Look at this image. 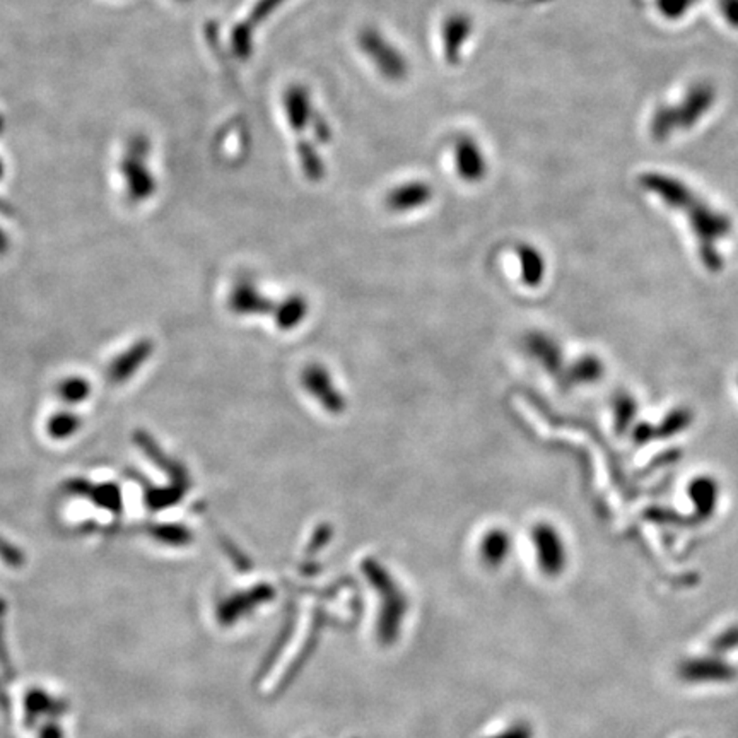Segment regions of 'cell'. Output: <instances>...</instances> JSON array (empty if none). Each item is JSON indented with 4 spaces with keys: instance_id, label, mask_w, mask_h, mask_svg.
<instances>
[{
    "instance_id": "6da1fadb",
    "label": "cell",
    "mask_w": 738,
    "mask_h": 738,
    "mask_svg": "<svg viewBox=\"0 0 738 738\" xmlns=\"http://www.w3.org/2000/svg\"><path fill=\"white\" fill-rule=\"evenodd\" d=\"M713 100L715 94L711 87L699 86L692 89L687 96L686 103L675 108H663L654 115L652 123L653 136H658V138H665L675 129H687L694 125V121L703 117L704 111L713 103Z\"/></svg>"
},
{
    "instance_id": "7a4b0ae2",
    "label": "cell",
    "mask_w": 738,
    "mask_h": 738,
    "mask_svg": "<svg viewBox=\"0 0 738 738\" xmlns=\"http://www.w3.org/2000/svg\"><path fill=\"white\" fill-rule=\"evenodd\" d=\"M679 679L692 686H707V684H726L734 682L738 677L735 665L726 662L718 654H704L687 658L677 667Z\"/></svg>"
},
{
    "instance_id": "3957f363",
    "label": "cell",
    "mask_w": 738,
    "mask_h": 738,
    "mask_svg": "<svg viewBox=\"0 0 738 738\" xmlns=\"http://www.w3.org/2000/svg\"><path fill=\"white\" fill-rule=\"evenodd\" d=\"M532 542L544 574L550 578L563 574L567 566V549L561 532L550 523H537L532 529Z\"/></svg>"
},
{
    "instance_id": "277c9868",
    "label": "cell",
    "mask_w": 738,
    "mask_h": 738,
    "mask_svg": "<svg viewBox=\"0 0 738 738\" xmlns=\"http://www.w3.org/2000/svg\"><path fill=\"white\" fill-rule=\"evenodd\" d=\"M360 50L388 79H402L407 76V62L396 47L377 30H366L360 36Z\"/></svg>"
},
{
    "instance_id": "5b68a950",
    "label": "cell",
    "mask_w": 738,
    "mask_h": 738,
    "mask_svg": "<svg viewBox=\"0 0 738 738\" xmlns=\"http://www.w3.org/2000/svg\"><path fill=\"white\" fill-rule=\"evenodd\" d=\"M301 383L309 396L325 409V413H332V415L343 413L347 407L345 396L337 388L332 373L324 364H318V362L308 364L301 373Z\"/></svg>"
},
{
    "instance_id": "8992f818",
    "label": "cell",
    "mask_w": 738,
    "mask_h": 738,
    "mask_svg": "<svg viewBox=\"0 0 738 738\" xmlns=\"http://www.w3.org/2000/svg\"><path fill=\"white\" fill-rule=\"evenodd\" d=\"M366 571H368V578H371L375 582L379 591L383 593L385 600H387L385 616H381L379 633H381V637L390 641V639H394V636L398 631L400 618H404V610H405L404 601L405 600L402 599L398 590L394 588V583L388 578V574L385 571H381V567L377 566L373 561L366 563Z\"/></svg>"
},
{
    "instance_id": "52a82bcc",
    "label": "cell",
    "mask_w": 738,
    "mask_h": 738,
    "mask_svg": "<svg viewBox=\"0 0 738 738\" xmlns=\"http://www.w3.org/2000/svg\"><path fill=\"white\" fill-rule=\"evenodd\" d=\"M453 159L455 170L465 183H479L487 174V161L482 153L481 146L468 136L455 142Z\"/></svg>"
},
{
    "instance_id": "ba28073f",
    "label": "cell",
    "mask_w": 738,
    "mask_h": 738,
    "mask_svg": "<svg viewBox=\"0 0 738 738\" xmlns=\"http://www.w3.org/2000/svg\"><path fill=\"white\" fill-rule=\"evenodd\" d=\"M155 351V343L153 341L142 339L138 342L130 345L125 352H121L120 356H117L115 360L108 364L106 369V378L111 381L113 385H121L127 379L132 378L138 369L147 362Z\"/></svg>"
},
{
    "instance_id": "9c48e42d",
    "label": "cell",
    "mask_w": 738,
    "mask_h": 738,
    "mask_svg": "<svg viewBox=\"0 0 738 738\" xmlns=\"http://www.w3.org/2000/svg\"><path fill=\"white\" fill-rule=\"evenodd\" d=\"M432 197H434V190L428 182L413 180V182L402 183L390 190L385 199V204L392 212L407 214V212H415L428 206Z\"/></svg>"
},
{
    "instance_id": "30bf717a",
    "label": "cell",
    "mask_w": 738,
    "mask_h": 738,
    "mask_svg": "<svg viewBox=\"0 0 738 738\" xmlns=\"http://www.w3.org/2000/svg\"><path fill=\"white\" fill-rule=\"evenodd\" d=\"M229 308L241 316L274 313L275 303L250 280H241L229 294Z\"/></svg>"
},
{
    "instance_id": "8fae6325",
    "label": "cell",
    "mask_w": 738,
    "mask_h": 738,
    "mask_svg": "<svg viewBox=\"0 0 738 738\" xmlns=\"http://www.w3.org/2000/svg\"><path fill=\"white\" fill-rule=\"evenodd\" d=\"M284 111L292 130L303 134L315 117L307 87L291 86L284 93Z\"/></svg>"
},
{
    "instance_id": "7c38bea8",
    "label": "cell",
    "mask_w": 738,
    "mask_h": 738,
    "mask_svg": "<svg viewBox=\"0 0 738 738\" xmlns=\"http://www.w3.org/2000/svg\"><path fill=\"white\" fill-rule=\"evenodd\" d=\"M472 33V21L465 14H453L445 21L443 26V41H445V55L449 64H457L460 50L467 43Z\"/></svg>"
},
{
    "instance_id": "4fadbf2b",
    "label": "cell",
    "mask_w": 738,
    "mask_h": 738,
    "mask_svg": "<svg viewBox=\"0 0 738 738\" xmlns=\"http://www.w3.org/2000/svg\"><path fill=\"white\" fill-rule=\"evenodd\" d=\"M308 313V299L303 294H292L282 303L275 305L272 315H274L275 324L280 330H294L296 326L301 325L307 320Z\"/></svg>"
},
{
    "instance_id": "5bb4252c",
    "label": "cell",
    "mask_w": 738,
    "mask_h": 738,
    "mask_svg": "<svg viewBox=\"0 0 738 738\" xmlns=\"http://www.w3.org/2000/svg\"><path fill=\"white\" fill-rule=\"evenodd\" d=\"M689 498L692 506L696 508L699 518H707L713 515L720 498L718 484L713 477H696V481L689 485Z\"/></svg>"
},
{
    "instance_id": "9a60e30c",
    "label": "cell",
    "mask_w": 738,
    "mask_h": 738,
    "mask_svg": "<svg viewBox=\"0 0 738 738\" xmlns=\"http://www.w3.org/2000/svg\"><path fill=\"white\" fill-rule=\"evenodd\" d=\"M518 262H520V269H521V280L525 286L530 288H537L544 277H546V260L544 255L532 246V245H520L518 250Z\"/></svg>"
},
{
    "instance_id": "2e32d148",
    "label": "cell",
    "mask_w": 738,
    "mask_h": 738,
    "mask_svg": "<svg viewBox=\"0 0 738 738\" xmlns=\"http://www.w3.org/2000/svg\"><path fill=\"white\" fill-rule=\"evenodd\" d=\"M510 552H511V537L502 529H494L482 538V559L489 566H501L508 559Z\"/></svg>"
},
{
    "instance_id": "e0dca14e",
    "label": "cell",
    "mask_w": 738,
    "mask_h": 738,
    "mask_svg": "<svg viewBox=\"0 0 738 738\" xmlns=\"http://www.w3.org/2000/svg\"><path fill=\"white\" fill-rule=\"evenodd\" d=\"M136 443H138V447L142 448V451H144L161 470H166V472H168V476L172 477L173 481H176L178 484L187 482L185 470H183L180 465L172 462V460L159 449V447L156 445L151 436H147V434H144V432H138V434H136Z\"/></svg>"
},
{
    "instance_id": "ac0fdd59",
    "label": "cell",
    "mask_w": 738,
    "mask_h": 738,
    "mask_svg": "<svg viewBox=\"0 0 738 738\" xmlns=\"http://www.w3.org/2000/svg\"><path fill=\"white\" fill-rule=\"evenodd\" d=\"M57 394L62 402L69 405H77L86 402L91 396V385L83 377H70L60 381V385L57 387Z\"/></svg>"
},
{
    "instance_id": "d6986e66",
    "label": "cell",
    "mask_w": 738,
    "mask_h": 738,
    "mask_svg": "<svg viewBox=\"0 0 738 738\" xmlns=\"http://www.w3.org/2000/svg\"><path fill=\"white\" fill-rule=\"evenodd\" d=\"M298 156H299L301 168H303V173L307 174V178L311 182L322 180V176L325 173V166H324L322 157L316 153V147L311 142H301L298 146Z\"/></svg>"
},
{
    "instance_id": "ffe728a7",
    "label": "cell",
    "mask_w": 738,
    "mask_h": 738,
    "mask_svg": "<svg viewBox=\"0 0 738 738\" xmlns=\"http://www.w3.org/2000/svg\"><path fill=\"white\" fill-rule=\"evenodd\" d=\"M81 428V417L74 413H53L47 422L52 440H67Z\"/></svg>"
},
{
    "instance_id": "44dd1931",
    "label": "cell",
    "mask_w": 738,
    "mask_h": 738,
    "mask_svg": "<svg viewBox=\"0 0 738 738\" xmlns=\"http://www.w3.org/2000/svg\"><path fill=\"white\" fill-rule=\"evenodd\" d=\"M709 646H711V653L718 656L738 650V626H732L721 631L720 635L711 641Z\"/></svg>"
},
{
    "instance_id": "7402d4cb",
    "label": "cell",
    "mask_w": 738,
    "mask_h": 738,
    "mask_svg": "<svg viewBox=\"0 0 738 738\" xmlns=\"http://www.w3.org/2000/svg\"><path fill=\"white\" fill-rule=\"evenodd\" d=\"M529 349L530 352L535 354L538 360H542L546 366L552 368L554 366V354H556V345L549 339H546L544 335H532L529 339Z\"/></svg>"
},
{
    "instance_id": "603a6c76",
    "label": "cell",
    "mask_w": 738,
    "mask_h": 738,
    "mask_svg": "<svg viewBox=\"0 0 738 738\" xmlns=\"http://www.w3.org/2000/svg\"><path fill=\"white\" fill-rule=\"evenodd\" d=\"M694 2L696 0H658V9L665 18L677 19L684 16Z\"/></svg>"
},
{
    "instance_id": "cb8c5ba5",
    "label": "cell",
    "mask_w": 738,
    "mask_h": 738,
    "mask_svg": "<svg viewBox=\"0 0 738 738\" xmlns=\"http://www.w3.org/2000/svg\"><path fill=\"white\" fill-rule=\"evenodd\" d=\"M282 2H284V0H260L257 5L253 7L252 16H250V21L246 22V26H248V28H253L258 22L265 21V19L271 16V13L275 11Z\"/></svg>"
},
{
    "instance_id": "d4e9b609",
    "label": "cell",
    "mask_w": 738,
    "mask_h": 738,
    "mask_svg": "<svg viewBox=\"0 0 738 738\" xmlns=\"http://www.w3.org/2000/svg\"><path fill=\"white\" fill-rule=\"evenodd\" d=\"M493 738H533V730L529 723H515L513 726Z\"/></svg>"
},
{
    "instance_id": "484cf974",
    "label": "cell",
    "mask_w": 738,
    "mask_h": 738,
    "mask_svg": "<svg viewBox=\"0 0 738 738\" xmlns=\"http://www.w3.org/2000/svg\"><path fill=\"white\" fill-rule=\"evenodd\" d=\"M721 13L732 26H738V0H720Z\"/></svg>"
},
{
    "instance_id": "4316f807",
    "label": "cell",
    "mask_w": 738,
    "mask_h": 738,
    "mask_svg": "<svg viewBox=\"0 0 738 738\" xmlns=\"http://www.w3.org/2000/svg\"><path fill=\"white\" fill-rule=\"evenodd\" d=\"M7 250H9V240H7V236L4 235V231L0 229V255H4Z\"/></svg>"
},
{
    "instance_id": "83f0119b",
    "label": "cell",
    "mask_w": 738,
    "mask_h": 738,
    "mask_svg": "<svg viewBox=\"0 0 738 738\" xmlns=\"http://www.w3.org/2000/svg\"><path fill=\"white\" fill-rule=\"evenodd\" d=\"M0 172H2V170H0Z\"/></svg>"
}]
</instances>
